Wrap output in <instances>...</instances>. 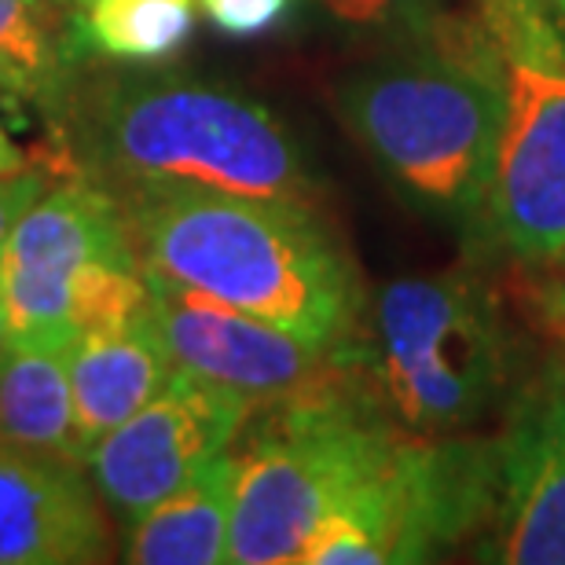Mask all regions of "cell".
Listing matches in <instances>:
<instances>
[{
  "instance_id": "obj_8",
  "label": "cell",
  "mask_w": 565,
  "mask_h": 565,
  "mask_svg": "<svg viewBox=\"0 0 565 565\" xmlns=\"http://www.w3.org/2000/svg\"><path fill=\"white\" fill-rule=\"evenodd\" d=\"M495 437L404 434L301 547L298 565L429 562L489 529L495 511Z\"/></svg>"
},
{
  "instance_id": "obj_13",
  "label": "cell",
  "mask_w": 565,
  "mask_h": 565,
  "mask_svg": "<svg viewBox=\"0 0 565 565\" xmlns=\"http://www.w3.org/2000/svg\"><path fill=\"white\" fill-rule=\"evenodd\" d=\"M169 379H173V364L147 312L140 320L77 338L71 356V386L85 459L110 429L137 415Z\"/></svg>"
},
{
  "instance_id": "obj_23",
  "label": "cell",
  "mask_w": 565,
  "mask_h": 565,
  "mask_svg": "<svg viewBox=\"0 0 565 565\" xmlns=\"http://www.w3.org/2000/svg\"><path fill=\"white\" fill-rule=\"evenodd\" d=\"M536 4H540V11H544L551 22H555L558 33L565 38V0H536Z\"/></svg>"
},
{
  "instance_id": "obj_10",
  "label": "cell",
  "mask_w": 565,
  "mask_h": 565,
  "mask_svg": "<svg viewBox=\"0 0 565 565\" xmlns=\"http://www.w3.org/2000/svg\"><path fill=\"white\" fill-rule=\"evenodd\" d=\"M254 415L235 393L173 371V379L137 415L88 451L85 467L99 503L121 529H132L191 473L228 451Z\"/></svg>"
},
{
  "instance_id": "obj_3",
  "label": "cell",
  "mask_w": 565,
  "mask_h": 565,
  "mask_svg": "<svg viewBox=\"0 0 565 565\" xmlns=\"http://www.w3.org/2000/svg\"><path fill=\"white\" fill-rule=\"evenodd\" d=\"M96 184L115 195L202 188L320 206L298 140L257 99L188 77H107L63 110Z\"/></svg>"
},
{
  "instance_id": "obj_1",
  "label": "cell",
  "mask_w": 565,
  "mask_h": 565,
  "mask_svg": "<svg viewBox=\"0 0 565 565\" xmlns=\"http://www.w3.org/2000/svg\"><path fill=\"white\" fill-rule=\"evenodd\" d=\"M143 268L312 345H356L364 282L320 206L202 188L126 191Z\"/></svg>"
},
{
  "instance_id": "obj_16",
  "label": "cell",
  "mask_w": 565,
  "mask_h": 565,
  "mask_svg": "<svg viewBox=\"0 0 565 565\" xmlns=\"http://www.w3.org/2000/svg\"><path fill=\"white\" fill-rule=\"evenodd\" d=\"M77 44L60 30L55 11L41 0H0V88L44 115L71 104V66Z\"/></svg>"
},
{
  "instance_id": "obj_15",
  "label": "cell",
  "mask_w": 565,
  "mask_h": 565,
  "mask_svg": "<svg viewBox=\"0 0 565 565\" xmlns=\"http://www.w3.org/2000/svg\"><path fill=\"white\" fill-rule=\"evenodd\" d=\"M235 448L213 456L154 503L129 529L126 562L137 565H217L228 562V514H232Z\"/></svg>"
},
{
  "instance_id": "obj_5",
  "label": "cell",
  "mask_w": 565,
  "mask_h": 565,
  "mask_svg": "<svg viewBox=\"0 0 565 565\" xmlns=\"http://www.w3.org/2000/svg\"><path fill=\"white\" fill-rule=\"evenodd\" d=\"M367 371L386 412L415 437H462L507 397L514 338L503 301L470 268L382 287Z\"/></svg>"
},
{
  "instance_id": "obj_24",
  "label": "cell",
  "mask_w": 565,
  "mask_h": 565,
  "mask_svg": "<svg viewBox=\"0 0 565 565\" xmlns=\"http://www.w3.org/2000/svg\"><path fill=\"white\" fill-rule=\"evenodd\" d=\"M41 4H49L55 15H63V11H66V15H71V30H74V15H77V8H82L85 0H41Z\"/></svg>"
},
{
  "instance_id": "obj_9",
  "label": "cell",
  "mask_w": 565,
  "mask_h": 565,
  "mask_svg": "<svg viewBox=\"0 0 565 565\" xmlns=\"http://www.w3.org/2000/svg\"><path fill=\"white\" fill-rule=\"evenodd\" d=\"M147 279H151L147 316L173 371L235 393L254 412L331 397L371 382L364 338L338 349L312 345L199 290L177 287L151 273Z\"/></svg>"
},
{
  "instance_id": "obj_4",
  "label": "cell",
  "mask_w": 565,
  "mask_h": 565,
  "mask_svg": "<svg viewBox=\"0 0 565 565\" xmlns=\"http://www.w3.org/2000/svg\"><path fill=\"white\" fill-rule=\"evenodd\" d=\"M375 386L257 412L235 440L228 562L287 565L320 522L364 484L397 434Z\"/></svg>"
},
{
  "instance_id": "obj_6",
  "label": "cell",
  "mask_w": 565,
  "mask_h": 565,
  "mask_svg": "<svg viewBox=\"0 0 565 565\" xmlns=\"http://www.w3.org/2000/svg\"><path fill=\"white\" fill-rule=\"evenodd\" d=\"M8 342H77L151 309L121 199L96 180L44 188L0 243Z\"/></svg>"
},
{
  "instance_id": "obj_22",
  "label": "cell",
  "mask_w": 565,
  "mask_h": 565,
  "mask_svg": "<svg viewBox=\"0 0 565 565\" xmlns=\"http://www.w3.org/2000/svg\"><path fill=\"white\" fill-rule=\"evenodd\" d=\"M30 169V158L22 154V147L15 143L0 126V177H11V173H26Z\"/></svg>"
},
{
  "instance_id": "obj_14",
  "label": "cell",
  "mask_w": 565,
  "mask_h": 565,
  "mask_svg": "<svg viewBox=\"0 0 565 565\" xmlns=\"http://www.w3.org/2000/svg\"><path fill=\"white\" fill-rule=\"evenodd\" d=\"M77 342H8L0 353V445L85 462L71 356Z\"/></svg>"
},
{
  "instance_id": "obj_25",
  "label": "cell",
  "mask_w": 565,
  "mask_h": 565,
  "mask_svg": "<svg viewBox=\"0 0 565 565\" xmlns=\"http://www.w3.org/2000/svg\"><path fill=\"white\" fill-rule=\"evenodd\" d=\"M8 345V309H4V294H0V353Z\"/></svg>"
},
{
  "instance_id": "obj_21",
  "label": "cell",
  "mask_w": 565,
  "mask_h": 565,
  "mask_svg": "<svg viewBox=\"0 0 565 565\" xmlns=\"http://www.w3.org/2000/svg\"><path fill=\"white\" fill-rule=\"evenodd\" d=\"M44 188H49V177L33 173V169H26V173L0 177V243H4V235L11 232V224L19 221V213L26 210Z\"/></svg>"
},
{
  "instance_id": "obj_26",
  "label": "cell",
  "mask_w": 565,
  "mask_h": 565,
  "mask_svg": "<svg viewBox=\"0 0 565 565\" xmlns=\"http://www.w3.org/2000/svg\"><path fill=\"white\" fill-rule=\"evenodd\" d=\"M555 342H558V349H562L558 360H555V371H558L562 382H565V331H562V334H555Z\"/></svg>"
},
{
  "instance_id": "obj_18",
  "label": "cell",
  "mask_w": 565,
  "mask_h": 565,
  "mask_svg": "<svg viewBox=\"0 0 565 565\" xmlns=\"http://www.w3.org/2000/svg\"><path fill=\"white\" fill-rule=\"evenodd\" d=\"M334 26L356 38H393L415 41L440 15L437 0H320Z\"/></svg>"
},
{
  "instance_id": "obj_19",
  "label": "cell",
  "mask_w": 565,
  "mask_h": 565,
  "mask_svg": "<svg viewBox=\"0 0 565 565\" xmlns=\"http://www.w3.org/2000/svg\"><path fill=\"white\" fill-rule=\"evenodd\" d=\"M195 4L228 38H262L290 15L294 0H195Z\"/></svg>"
},
{
  "instance_id": "obj_20",
  "label": "cell",
  "mask_w": 565,
  "mask_h": 565,
  "mask_svg": "<svg viewBox=\"0 0 565 565\" xmlns=\"http://www.w3.org/2000/svg\"><path fill=\"white\" fill-rule=\"evenodd\" d=\"M525 301L533 320L555 338L565 331V250L544 265H525Z\"/></svg>"
},
{
  "instance_id": "obj_17",
  "label": "cell",
  "mask_w": 565,
  "mask_h": 565,
  "mask_svg": "<svg viewBox=\"0 0 565 565\" xmlns=\"http://www.w3.org/2000/svg\"><path fill=\"white\" fill-rule=\"evenodd\" d=\"M195 30V0H85L74 15L77 52L118 63L177 55Z\"/></svg>"
},
{
  "instance_id": "obj_12",
  "label": "cell",
  "mask_w": 565,
  "mask_h": 565,
  "mask_svg": "<svg viewBox=\"0 0 565 565\" xmlns=\"http://www.w3.org/2000/svg\"><path fill=\"white\" fill-rule=\"evenodd\" d=\"M107 518L85 462L0 445V565L115 558Z\"/></svg>"
},
{
  "instance_id": "obj_2",
  "label": "cell",
  "mask_w": 565,
  "mask_h": 565,
  "mask_svg": "<svg viewBox=\"0 0 565 565\" xmlns=\"http://www.w3.org/2000/svg\"><path fill=\"white\" fill-rule=\"evenodd\" d=\"M334 104L404 199L473 232L500 132L495 41L481 15H437L397 55L349 74Z\"/></svg>"
},
{
  "instance_id": "obj_11",
  "label": "cell",
  "mask_w": 565,
  "mask_h": 565,
  "mask_svg": "<svg viewBox=\"0 0 565 565\" xmlns=\"http://www.w3.org/2000/svg\"><path fill=\"white\" fill-rule=\"evenodd\" d=\"M484 562L565 565V382L551 364L507 404Z\"/></svg>"
},
{
  "instance_id": "obj_7",
  "label": "cell",
  "mask_w": 565,
  "mask_h": 565,
  "mask_svg": "<svg viewBox=\"0 0 565 565\" xmlns=\"http://www.w3.org/2000/svg\"><path fill=\"white\" fill-rule=\"evenodd\" d=\"M495 41L500 132L473 235L518 265L565 250V38L536 0H478Z\"/></svg>"
}]
</instances>
